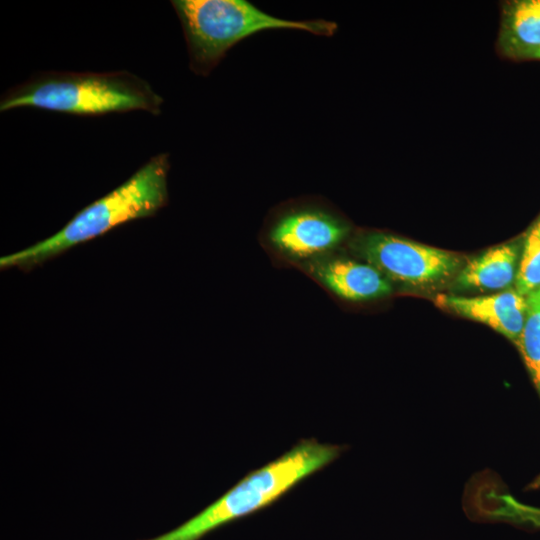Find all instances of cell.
Listing matches in <instances>:
<instances>
[{
	"label": "cell",
	"mask_w": 540,
	"mask_h": 540,
	"mask_svg": "<svg viewBox=\"0 0 540 540\" xmlns=\"http://www.w3.org/2000/svg\"><path fill=\"white\" fill-rule=\"evenodd\" d=\"M169 156L157 154L116 189L79 211L54 235L0 258L2 269L31 270L131 220L155 215L168 201Z\"/></svg>",
	"instance_id": "obj_1"
},
{
	"label": "cell",
	"mask_w": 540,
	"mask_h": 540,
	"mask_svg": "<svg viewBox=\"0 0 540 540\" xmlns=\"http://www.w3.org/2000/svg\"><path fill=\"white\" fill-rule=\"evenodd\" d=\"M163 98L141 77L126 71L45 72L8 90L0 111L32 107L76 115L142 110L161 113Z\"/></svg>",
	"instance_id": "obj_2"
},
{
	"label": "cell",
	"mask_w": 540,
	"mask_h": 540,
	"mask_svg": "<svg viewBox=\"0 0 540 540\" xmlns=\"http://www.w3.org/2000/svg\"><path fill=\"white\" fill-rule=\"evenodd\" d=\"M338 445L303 439L280 457L250 472L193 518L150 540H199L208 532L258 511L334 461Z\"/></svg>",
	"instance_id": "obj_3"
},
{
	"label": "cell",
	"mask_w": 540,
	"mask_h": 540,
	"mask_svg": "<svg viewBox=\"0 0 540 540\" xmlns=\"http://www.w3.org/2000/svg\"><path fill=\"white\" fill-rule=\"evenodd\" d=\"M172 5L187 40L191 67L209 72L229 48L250 35L271 29H293L329 36L327 20L292 21L272 16L244 0H174Z\"/></svg>",
	"instance_id": "obj_4"
},
{
	"label": "cell",
	"mask_w": 540,
	"mask_h": 540,
	"mask_svg": "<svg viewBox=\"0 0 540 540\" xmlns=\"http://www.w3.org/2000/svg\"><path fill=\"white\" fill-rule=\"evenodd\" d=\"M352 247L389 281L412 288L440 284L458 272L462 265V258L452 252L382 232L361 235Z\"/></svg>",
	"instance_id": "obj_5"
},
{
	"label": "cell",
	"mask_w": 540,
	"mask_h": 540,
	"mask_svg": "<svg viewBox=\"0 0 540 540\" xmlns=\"http://www.w3.org/2000/svg\"><path fill=\"white\" fill-rule=\"evenodd\" d=\"M348 225L317 209H303L283 215L272 226L269 239L282 254L295 259L316 258L339 245Z\"/></svg>",
	"instance_id": "obj_6"
},
{
	"label": "cell",
	"mask_w": 540,
	"mask_h": 540,
	"mask_svg": "<svg viewBox=\"0 0 540 540\" xmlns=\"http://www.w3.org/2000/svg\"><path fill=\"white\" fill-rule=\"evenodd\" d=\"M435 303L457 315L488 325L514 344L522 333L527 315V298L516 289L477 297L440 294Z\"/></svg>",
	"instance_id": "obj_7"
},
{
	"label": "cell",
	"mask_w": 540,
	"mask_h": 540,
	"mask_svg": "<svg viewBox=\"0 0 540 540\" xmlns=\"http://www.w3.org/2000/svg\"><path fill=\"white\" fill-rule=\"evenodd\" d=\"M310 269L320 283L344 300L367 301L392 292L390 281L367 262L321 256L311 264Z\"/></svg>",
	"instance_id": "obj_8"
},
{
	"label": "cell",
	"mask_w": 540,
	"mask_h": 540,
	"mask_svg": "<svg viewBox=\"0 0 540 540\" xmlns=\"http://www.w3.org/2000/svg\"><path fill=\"white\" fill-rule=\"evenodd\" d=\"M516 244L493 247L471 259L457 274L455 286L465 290H500L513 282L518 270Z\"/></svg>",
	"instance_id": "obj_9"
},
{
	"label": "cell",
	"mask_w": 540,
	"mask_h": 540,
	"mask_svg": "<svg viewBox=\"0 0 540 540\" xmlns=\"http://www.w3.org/2000/svg\"><path fill=\"white\" fill-rule=\"evenodd\" d=\"M499 46L505 55L517 59H530L540 48V0L504 5Z\"/></svg>",
	"instance_id": "obj_10"
},
{
	"label": "cell",
	"mask_w": 540,
	"mask_h": 540,
	"mask_svg": "<svg viewBox=\"0 0 540 540\" xmlns=\"http://www.w3.org/2000/svg\"><path fill=\"white\" fill-rule=\"evenodd\" d=\"M527 315L515 343L540 395V288L527 296Z\"/></svg>",
	"instance_id": "obj_11"
},
{
	"label": "cell",
	"mask_w": 540,
	"mask_h": 540,
	"mask_svg": "<svg viewBox=\"0 0 540 540\" xmlns=\"http://www.w3.org/2000/svg\"><path fill=\"white\" fill-rule=\"evenodd\" d=\"M514 284L524 296L540 288V217L525 238Z\"/></svg>",
	"instance_id": "obj_12"
},
{
	"label": "cell",
	"mask_w": 540,
	"mask_h": 540,
	"mask_svg": "<svg viewBox=\"0 0 540 540\" xmlns=\"http://www.w3.org/2000/svg\"><path fill=\"white\" fill-rule=\"evenodd\" d=\"M500 504L490 511L498 518L540 528V508L520 503L509 495L499 497Z\"/></svg>",
	"instance_id": "obj_13"
},
{
	"label": "cell",
	"mask_w": 540,
	"mask_h": 540,
	"mask_svg": "<svg viewBox=\"0 0 540 540\" xmlns=\"http://www.w3.org/2000/svg\"><path fill=\"white\" fill-rule=\"evenodd\" d=\"M532 488H539L540 487V475L533 481L531 484Z\"/></svg>",
	"instance_id": "obj_14"
},
{
	"label": "cell",
	"mask_w": 540,
	"mask_h": 540,
	"mask_svg": "<svg viewBox=\"0 0 540 540\" xmlns=\"http://www.w3.org/2000/svg\"><path fill=\"white\" fill-rule=\"evenodd\" d=\"M530 59H540V48L533 53Z\"/></svg>",
	"instance_id": "obj_15"
}]
</instances>
